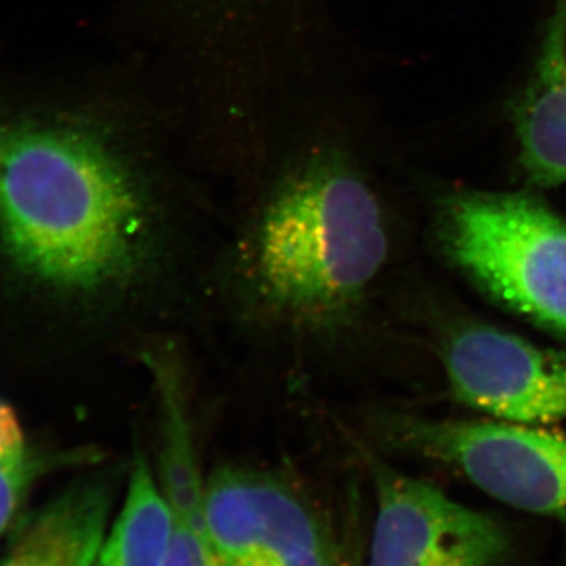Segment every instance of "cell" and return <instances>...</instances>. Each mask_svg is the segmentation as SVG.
I'll return each mask as SVG.
<instances>
[{
  "label": "cell",
  "instance_id": "4",
  "mask_svg": "<svg viewBox=\"0 0 566 566\" xmlns=\"http://www.w3.org/2000/svg\"><path fill=\"white\" fill-rule=\"evenodd\" d=\"M395 439L497 501L566 523V436L532 424L403 419Z\"/></svg>",
  "mask_w": 566,
  "mask_h": 566
},
{
  "label": "cell",
  "instance_id": "2",
  "mask_svg": "<svg viewBox=\"0 0 566 566\" xmlns=\"http://www.w3.org/2000/svg\"><path fill=\"white\" fill-rule=\"evenodd\" d=\"M386 256L375 193L352 167L327 158L294 174L268 205L252 268L271 308L319 326L353 314Z\"/></svg>",
  "mask_w": 566,
  "mask_h": 566
},
{
  "label": "cell",
  "instance_id": "10",
  "mask_svg": "<svg viewBox=\"0 0 566 566\" xmlns=\"http://www.w3.org/2000/svg\"><path fill=\"white\" fill-rule=\"evenodd\" d=\"M174 532V515L140 450L134 453L128 491L93 566H163Z\"/></svg>",
  "mask_w": 566,
  "mask_h": 566
},
{
  "label": "cell",
  "instance_id": "6",
  "mask_svg": "<svg viewBox=\"0 0 566 566\" xmlns=\"http://www.w3.org/2000/svg\"><path fill=\"white\" fill-rule=\"evenodd\" d=\"M374 480L368 566H504L509 538L493 517L386 465H374Z\"/></svg>",
  "mask_w": 566,
  "mask_h": 566
},
{
  "label": "cell",
  "instance_id": "8",
  "mask_svg": "<svg viewBox=\"0 0 566 566\" xmlns=\"http://www.w3.org/2000/svg\"><path fill=\"white\" fill-rule=\"evenodd\" d=\"M112 490L85 480L32 513L0 566H93L109 531Z\"/></svg>",
  "mask_w": 566,
  "mask_h": 566
},
{
  "label": "cell",
  "instance_id": "13",
  "mask_svg": "<svg viewBox=\"0 0 566 566\" xmlns=\"http://www.w3.org/2000/svg\"><path fill=\"white\" fill-rule=\"evenodd\" d=\"M28 449L24 434H22L20 420L9 405L0 401V453L22 452Z\"/></svg>",
  "mask_w": 566,
  "mask_h": 566
},
{
  "label": "cell",
  "instance_id": "5",
  "mask_svg": "<svg viewBox=\"0 0 566 566\" xmlns=\"http://www.w3.org/2000/svg\"><path fill=\"white\" fill-rule=\"evenodd\" d=\"M205 521L223 566H335L314 510L262 472L216 471L205 483Z\"/></svg>",
  "mask_w": 566,
  "mask_h": 566
},
{
  "label": "cell",
  "instance_id": "9",
  "mask_svg": "<svg viewBox=\"0 0 566 566\" xmlns=\"http://www.w3.org/2000/svg\"><path fill=\"white\" fill-rule=\"evenodd\" d=\"M521 166L535 186L566 182V0L543 43L534 80L516 107Z\"/></svg>",
  "mask_w": 566,
  "mask_h": 566
},
{
  "label": "cell",
  "instance_id": "7",
  "mask_svg": "<svg viewBox=\"0 0 566 566\" xmlns=\"http://www.w3.org/2000/svg\"><path fill=\"white\" fill-rule=\"evenodd\" d=\"M442 360L461 403L520 424L566 419V354L497 327L465 324L447 338Z\"/></svg>",
  "mask_w": 566,
  "mask_h": 566
},
{
  "label": "cell",
  "instance_id": "1",
  "mask_svg": "<svg viewBox=\"0 0 566 566\" xmlns=\"http://www.w3.org/2000/svg\"><path fill=\"white\" fill-rule=\"evenodd\" d=\"M0 244L52 290L132 281L148 248L147 208L106 142L82 126L0 115Z\"/></svg>",
  "mask_w": 566,
  "mask_h": 566
},
{
  "label": "cell",
  "instance_id": "3",
  "mask_svg": "<svg viewBox=\"0 0 566 566\" xmlns=\"http://www.w3.org/2000/svg\"><path fill=\"white\" fill-rule=\"evenodd\" d=\"M438 229L447 259L488 296L566 337V222L542 199L457 192Z\"/></svg>",
  "mask_w": 566,
  "mask_h": 566
},
{
  "label": "cell",
  "instance_id": "12",
  "mask_svg": "<svg viewBox=\"0 0 566 566\" xmlns=\"http://www.w3.org/2000/svg\"><path fill=\"white\" fill-rule=\"evenodd\" d=\"M41 468L40 458L29 449L9 455L0 453V535L17 516Z\"/></svg>",
  "mask_w": 566,
  "mask_h": 566
},
{
  "label": "cell",
  "instance_id": "11",
  "mask_svg": "<svg viewBox=\"0 0 566 566\" xmlns=\"http://www.w3.org/2000/svg\"><path fill=\"white\" fill-rule=\"evenodd\" d=\"M174 532L163 566H223L205 521V497L169 502Z\"/></svg>",
  "mask_w": 566,
  "mask_h": 566
}]
</instances>
